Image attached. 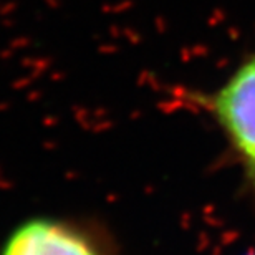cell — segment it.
Wrapping results in <instances>:
<instances>
[{
    "instance_id": "cell-2",
    "label": "cell",
    "mask_w": 255,
    "mask_h": 255,
    "mask_svg": "<svg viewBox=\"0 0 255 255\" xmlns=\"http://www.w3.org/2000/svg\"><path fill=\"white\" fill-rule=\"evenodd\" d=\"M0 255H108L93 232L63 219L37 217L7 237Z\"/></svg>"
},
{
    "instance_id": "cell-1",
    "label": "cell",
    "mask_w": 255,
    "mask_h": 255,
    "mask_svg": "<svg viewBox=\"0 0 255 255\" xmlns=\"http://www.w3.org/2000/svg\"><path fill=\"white\" fill-rule=\"evenodd\" d=\"M222 129L255 192V48L212 93L192 96Z\"/></svg>"
}]
</instances>
